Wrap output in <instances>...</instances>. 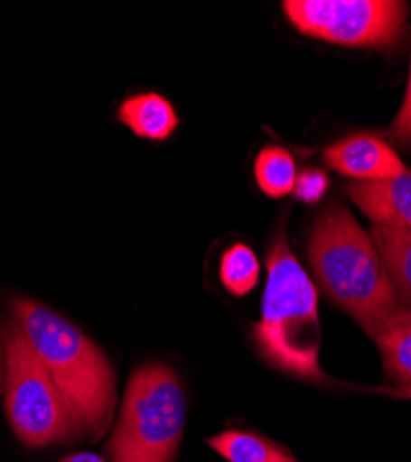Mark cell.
<instances>
[{"mask_svg": "<svg viewBox=\"0 0 411 462\" xmlns=\"http://www.w3.org/2000/svg\"><path fill=\"white\" fill-rule=\"evenodd\" d=\"M208 444L230 462H296L285 448L256 433L224 431Z\"/></svg>", "mask_w": 411, "mask_h": 462, "instance_id": "obj_11", "label": "cell"}, {"mask_svg": "<svg viewBox=\"0 0 411 462\" xmlns=\"http://www.w3.org/2000/svg\"><path fill=\"white\" fill-rule=\"evenodd\" d=\"M117 119L137 137L148 141H165L178 128L173 104L158 93L128 97L117 109Z\"/></svg>", "mask_w": 411, "mask_h": 462, "instance_id": "obj_9", "label": "cell"}, {"mask_svg": "<svg viewBox=\"0 0 411 462\" xmlns=\"http://www.w3.org/2000/svg\"><path fill=\"white\" fill-rule=\"evenodd\" d=\"M296 176L294 160L285 148L275 144L261 148L254 162V178L261 192L269 199H284L293 192Z\"/></svg>", "mask_w": 411, "mask_h": 462, "instance_id": "obj_12", "label": "cell"}, {"mask_svg": "<svg viewBox=\"0 0 411 462\" xmlns=\"http://www.w3.org/2000/svg\"><path fill=\"white\" fill-rule=\"evenodd\" d=\"M328 190V176L321 169H308L296 176L294 181V197L304 204L319 202Z\"/></svg>", "mask_w": 411, "mask_h": 462, "instance_id": "obj_15", "label": "cell"}, {"mask_svg": "<svg viewBox=\"0 0 411 462\" xmlns=\"http://www.w3.org/2000/svg\"><path fill=\"white\" fill-rule=\"evenodd\" d=\"M386 372L402 384H411V320L377 337Z\"/></svg>", "mask_w": 411, "mask_h": 462, "instance_id": "obj_14", "label": "cell"}, {"mask_svg": "<svg viewBox=\"0 0 411 462\" xmlns=\"http://www.w3.org/2000/svg\"><path fill=\"white\" fill-rule=\"evenodd\" d=\"M60 462H106V460L100 458L98 455H93V453H74V455L65 457Z\"/></svg>", "mask_w": 411, "mask_h": 462, "instance_id": "obj_17", "label": "cell"}, {"mask_svg": "<svg viewBox=\"0 0 411 462\" xmlns=\"http://www.w3.org/2000/svg\"><path fill=\"white\" fill-rule=\"evenodd\" d=\"M219 278L230 294H248L259 280V261L250 246L243 243L232 245L220 257Z\"/></svg>", "mask_w": 411, "mask_h": 462, "instance_id": "obj_13", "label": "cell"}, {"mask_svg": "<svg viewBox=\"0 0 411 462\" xmlns=\"http://www.w3.org/2000/svg\"><path fill=\"white\" fill-rule=\"evenodd\" d=\"M324 163L358 181H382L400 176L406 169L398 153L370 134H356L330 144L322 153Z\"/></svg>", "mask_w": 411, "mask_h": 462, "instance_id": "obj_7", "label": "cell"}, {"mask_svg": "<svg viewBox=\"0 0 411 462\" xmlns=\"http://www.w3.org/2000/svg\"><path fill=\"white\" fill-rule=\"evenodd\" d=\"M370 239L386 264L397 292L411 305V229L372 224Z\"/></svg>", "mask_w": 411, "mask_h": 462, "instance_id": "obj_10", "label": "cell"}, {"mask_svg": "<svg viewBox=\"0 0 411 462\" xmlns=\"http://www.w3.org/2000/svg\"><path fill=\"white\" fill-rule=\"evenodd\" d=\"M5 352L6 414L17 439L30 448L77 439L60 391L15 322L8 328Z\"/></svg>", "mask_w": 411, "mask_h": 462, "instance_id": "obj_5", "label": "cell"}, {"mask_svg": "<svg viewBox=\"0 0 411 462\" xmlns=\"http://www.w3.org/2000/svg\"><path fill=\"white\" fill-rule=\"evenodd\" d=\"M389 135H391V139H395L400 144H411V67H409L406 98L397 115V119L393 121V125L389 128Z\"/></svg>", "mask_w": 411, "mask_h": 462, "instance_id": "obj_16", "label": "cell"}, {"mask_svg": "<svg viewBox=\"0 0 411 462\" xmlns=\"http://www.w3.org/2000/svg\"><path fill=\"white\" fill-rule=\"evenodd\" d=\"M289 23L308 37L358 49H395L407 6L395 0H285Z\"/></svg>", "mask_w": 411, "mask_h": 462, "instance_id": "obj_6", "label": "cell"}, {"mask_svg": "<svg viewBox=\"0 0 411 462\" xmlns=\"http://www.w3.org/2000/svg\"><path fill=\"white\" fill-rule=\"evenodd\" d=\"M14 322L60 391L77 439L98 440L116 412V377L98 346L61 315L15 300Z\"/></svg>", "mask_w": 411, "mask_h": 462, "instance_id": "obj_2", "label": "cell"}, {"mask_svg": "<svg viewBox=\"0 0 411 462\" xmlns=\"http://www.w3.org/2000/svg\"><path fill=\"white\" fill-rule=\"evenodd\" d=\"M185 421V396L163 363H145L128 379L107 444L114 462H173Z\"/></svg>", "mask_w": 411, "mask_h": 462, "instance_id": "obj_4", "label": "cell"}, {"mask_svg": "<svg viewBox=\"0 0 411 462\" xmlns=\"http://www.w3.org/2000/svg\"><path fill=\"white\" fill-rule=\"evenodd\" d=\"M308 257L326 296L370 337L411 320V305L397 292L370 236L341 204L315 220Z\"/></svg>", "mask_w": 411, "mask_h": 462, "instance_id": "obj_1", "label": "cell"}, {"mask_svg": "<svg viewBox=\"0 0 411 462\" xmlns=\"http://www.w3.org/2000/svg\"><path fill=\"white\" fill-rule=\"evenodd\" d=\"M347 192L375 224L411 229V171L382 181H352Z\"/></svg>", "mask_w": 411, "mask_h": 462, "instance_id": "obj_8", "label": "cell"}, {"mask_svg": "<svg viewBox=\"0 0 411 462\" xmlns=\"http://www.w3.org/2000/svg\"><path fill=\"white\" fill-rule=\"evenodd\" d=\"M5 342H3V335H0V393L5 391Z\"/></svg>", "mask_w": 411, "mask_h": 462, "instance_id": "obj_18", "label": "cell"}, {"mask_svg": "<svg viewBox=\"0 0 411 462\" xmlns=\"http://www.w3.org/2000/svg\"><path fill=\"white\" fill-rule=\"evenodd\" d=\"M317 301V289L289 250L282 231L267 257V285L261 319L254 326V342L269 365L308 381L326 377L319 366Z\"/></svg>", "mask_w": 411, "mask_h": 462, "instance_id": "obj_3", "label": "cell"}]
</instances>
